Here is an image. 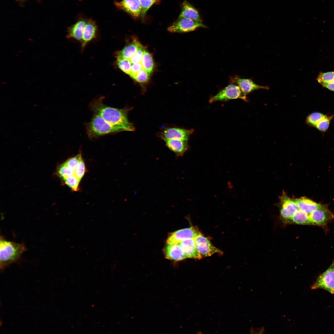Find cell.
Returning <instances> with one entry per match:
<instances>
[{
  "label": "cell",
  "instance_id": "cell-1",
  "mask_svg": "<svg viewBox=\"0 0 334 334\" xmlns=\"http://www.w3.org/2000/svg\"><path fill=\"white\" fill-rule=\"evenodd\" d=\"M101 97L92 101L90 107L94 114L102 117L111 125L123 131H133L135 129L133 124L127 118L128 109H119L106 105Z\"/></svg>",
  "mask_w": 334,
  "mask_h": 334
},
{
  "label": "cell",
  "instance_id": "cell-2",
  "mask_svg": "<svg viewBox=\"0 0 334 334\" xmlns=\"http://www.w3.org/2000/svg\"><path fill=\"white\" fill-rule=\"evenodd\" d=\"M27 250L24 243H17L6 240L1 236L0 267L3 271L12 263L20 259L23 253Z\"/></svg>",
  "mask_w": 334,
  "mask_h": 334
},
{
  "label": "cell",
  "instance_id": "cell-3",
  "mask_svg": "<svg viewBox=\"0 0 334 334\" xmlns=\"http://www.w3.org/2000/svg\"><path fill=\"white\" fill-rule=\"evenodd\" d=\"M86 131L89 138L95 139L100 136L121 131L106 121L99 115L95 114L86 125Z\"/></svg>",
  "mask_w": 334,
  "mask_h": 334
},
{
  "label": "cell",
  "instance_id": "cell-4",
  "mask_svg": "<svg viewBox=\"0 0 334 334\" xmlns=\"http://www.w3.org/2000/svg\"><path fill=\"white\" fill-rule=\"evenodd\" d=\"M237 99H241L246 102L248 100L246 95L237 85L231 84L211 97L209 102L212 103L216 101H225Z\"/></svg>",
  "mask_w": 334,
  "mask_h": 334
},
{
  "label": "cell",
  "instance_id": "cell-5",
  "mask_svg": "<svg viewBox=\"0 0 334 334\" xmlns=\"http://www.w3.org/2000/svg\"><path fill=\"white\" fill-rule=\"evenodd\" d=\"M310 288L312 290L323 289L334 294V261L326 270L319 275Z\"/></svg>",
  "mask_w": 334,
  "mask_h": 334
},
{
  "label": "cell",
  "instance_id": "cell-6",
  "mask_svg": "<svg viewBox=\"0 0 334 334\" xmlns=\"http://www.w3.org/2000/svg\"><path fill=\"white\" fill-rule=\"evenodd\" d=\"M207 27L202 23L198 22L186 18H178L167 28L172 32H187L195 31L200 28Z\"/></svg>",
  "mask_w": 334,
  "mask_h": 334
},
{
  "label": "cell",
  "instance_id": "cell-7",
  "mask_svg": "<svg viewBox=\"0 0 334 334\" xmlns=\"http://www.w3.org/2000/svg\"><path fill=\"white\" fill-rule=\"evenodd\" d=\"M309 216L312 225L319 226L325 225L334 219V214L324 205Z\"/></svg>",
  "mask_w": 334,
  "mask_h": 334
},
{
  "label": "cell",
  "instance_id": "cell-8",
  "mask_svg": "<svg viewBox=\"0 0 334 334\" xmlns=\"http://www.w3.org/2000/svg\"><path fill=\"white\" fill-rule=\"evenodd\" d=\"M201 233L195 227L180 229L171 233L168 236L166 243L178 244L189 238H195Z\"/></svg>",
  "mask_w": 334,
  "mask_h": 334
},
{
  "label": "cell",
  "instance_id": "cell-9",
  "mask_svg": "<svg viewBox=\"0 0 334 334\" xmlns=\"http://www.w3.org/2000/svg\"><path fill=\"white\" fill-rule=\"evenodd\" d=\"M196 248L200 255L203 257L209 256L216 253H222V252L214 246L208 238L201 233L195 238Z\"/></svg>",
  "mask_w": 334,
  "mask_h": 334
},
{
  "label": "cell",
  "instance_id": "cell-10",
  "mask_svg": "<svg viewBox=\"0 0 334 334\" xmlns=\"http://www.w3.org/2000/svg\"><path fill=\"white\" fill-rule=\"evenodd\" d=\"M114 3L118 8L125 11L134 18L141 16L142 8L139 0H122L116 1Z\"/></svg>",
  "mask_w": 334,
  "mask_h": 334
},
{
  "label": "cell",
  "instance_id": "cell-11",
  "mask_svg": "<svg viewBox=\"0 0 334 334\" xmlns=\"http://www.w3.org/2000/svg\"><path fill=\"white\" fill-rule=\"evenodd\" d=\"M230 80L232 84H237L246 95L259 89H269L268 86L259 85L255 84L252 79H249L242 78L235 76L230 77Z\"/></svg>",
  "mask_w": 334,
  "mask_h": 334
},
{
  "label": "cell",
  "instance_id": "cell-12",
  "mask_svg": "<svg viewBox=\"0 0 334 334\" xmlns=\"http://www.w3.org/2000/svg\"><path fill=\"white\" fill-rule=\"evenodd\" d=\"M193 132V129L169 128L165 129L161 132V136L164 140L173 139L188 141L190 135Z\"/></svg>",
  "mask_w": 334,
  "mask_h": 334
},
{
  "label": "cell",
  "instance_id": "cell-13",
  "mask_svg": "<svg viewBox=\"0 0 334 334\" xmlns=\"http://www.w3.org/2000/svg\"><path fill=\"white\" fill-rule=\"evenodd\" d=\"M282 204L280 215L285 220H290L294 213L299 208L295 201L285 195L282 197Z\"/></svg>",
  "mask_w": 334,
  "mask_h": 334
},
{
  "label": "cell",
  "instance_id": "cell-14",
  "mask_svg": "<svg viewBox=\"0 0 334 334\" xmlns=\"http://www.w3.org/2000/svg\"><path fill=\"white\" fill-rule=\"evenodd\" d=\"M164 252L166 259L174 261H178L186 258L178 243H166Z\"/></svg>",
  "mask_w": 334,
  "mask_h": 334
},
{
  "label": "cell",
  "instance_id": "cell-15",
  "mask_svg": "<svg viewBox=\"0 0 334 334\" xmlns=\"http://www.w3.org/2000/svg\"><path fill=\"white\" fill-rule=\"evenodd\" d=\"M178 244L186 258L198 259L202 258L196 248L195 238L188 239Z\"/></svg>",
  "mask_w": 334,
  "mask_h": 334
},
{
  "label": "cell",
  "instance_id": "cell-16",
  "mask_svg": "<svg viewBox=\"0 0 334 334\" xmlns=\"http://www.w3.org/2000/svg\"><path fill=\"white\" fill-rule=\"evenodd\" d=\"M178 18H187L202 23V20L197 10L186 1H184L182 4L181 11Z\"/></svg>",
  "mask_w": 334,
  "mask_h": 334
},
{
  "label": "cell",
  "instance_id": "cell-17",
  "mask_svg": "<svg viewBox=\"0 0 334 334\" xmlns=\"http://www.w3.org/2000/svg\"><path fill=\"white\" fill-rule=\"evenodd\" d=\"M97 28L96 22L93 20L89 19L87 21L83 37L81 41L82 49L84 48L89 42L96 37Z\"/></svg>",
  "mask_w": 334,
  "mask_h": 334
},
{
  "label": "cell",
  "instance_id": "cell-18",
  "mask_svg": "<svg viewBox=\"0 0 334 334\" xmlns=\"http://www.w3.org/2000/svg\"><path fill=\"white\" fill-rule=\"evenodd\" d=\"M86 23L85 20L81 19L71 25L68 28L67 37L81 41Z\"/></svg>",
  "mask_w": 334,
  "mask_h": 334
},
{
  "label": "cell",
  "instance_id": "cell-19",
  "mask_svg": "<svg viewBox=\"0 0 334 334\" xmlns=\"http://www.w3.org/2000/svg\"><path fill=\"white\" fill-rule=\"evenodd\" d=\"M140 44L136 37H132V41L118 53L116 57L130 60L135 54Z\"/></svg>",
  "mask_w": 334,
  "mask_h": 334
},
{
  "label": "cell",
  "instance_id": "cell-20",
  "mask_svg": "<svg viewBox=\"0 0 334 334\" xmlns=\"http://www.w3.org/2000/svg\"><path fill=\"white\" fill-rule=\"evenodd\" d=\"M164 141L166 146L178 156L182 155L188 149L187 141L173 139Z\"/></svg>",
  "mask_w": 334,
  "mask_h": 334
},
{
  "label": "cell",
  "instance_id": "cell-21",
  "mask_svg": "<svg viewBox=\"0 0 334 334\" xmlns=\"http://www.w3.org/2000/svg\"><path fill=\"white\" fill-rule=\"evenodd\" d=\"M295 201L299 209L305 212L308 215L323 205L305 197L297 199Z\"/></svg>",
  "mask_w": 334,
  "mask_h": 334
},
{
  "label": "cell",
  "instance_id": "cell-22",
  "mask_svg": "<svg viewBox=\"0 0 334 334\" xmlns=\"http://www.w3.org/2000/svg\"><path fill=\"white\" fill-rule=\"evenodd\" d=\"M290 221L293 223L299 225H312L309 215L299 209L294 213Z\"/></svg>",
  "mask_w": 334,
  "mask_h": 334
},
{
  "label": "cell",
  "instance_id": "cell-23",
  "mask_svg": "<svg viewBox=\"0 0 334 334\" xmlns=\"http://www.w3.org/2000/svg\"><path fill=\"white\" fill-rule=\"evenodd\" d=\"M141 63L142 68L150 75L153 70L154 62L151 54L146 50L144 51Z\"/></svg>",
  "mask_w": 334,
  "mask_h": 334
},
{
  "label": "cell",
  "instance_id": "cell-24",
  "mask_svg": "<svg viewBox=\"0 0 334 334\" xmlns=\"http://www.w3.org/2000/svg\"><path fill=\"white\" fill-rule=\"evenodd\" d=\"M117 64L118 68L126 74L129 75L132 64L129 59L116 57Z\"/></svg>",
  "mask_w": 334,
  "mask_h": 334
},
{
  "label": "cell",
  "instance_id": "cell-25",
  "mask_svg": "<svg viewBox=\"0 0 334 334\" xmlns=\"http://www.w3.org/2000/svg\"><path fill=\"white\" fill-rule=\"evenodd\" d=\"M64 180L65 183L72 191H76L79 190V185L80 181L74 174L69 176Z\"/></svg>",
  "mask_w": 334,
  "mask_h": 334
},
{
  "label": "cell",
  "instance_id": "cell-26",
  "mask_svg": "<svg viewBox=\"0 0 334 334\" xmlns=\"http://www.w3.org/2000/svg\"><path fill=\"white\" fill-rule=\"evenodd\" d=\"M317 80L320 84L334 82V71L321 72L318 76Z\"/></svg>",
  "mask_w": 334,
  "mask_h": 334
},
{
  "label": "cell",
  "instance_id": "cell-27",
  "mask_svg": "<svg viewBox=\"0 0 334 334\" xmlns=\"http://www.w3.org/2000/svg\"><path fill=\"white\" fill-rule=\"evenodd\" d=\"M325 115L319 112L312 113L307 117V124L312 126L315 127L317 123Z\"/></svg>",
  "mask_w": 334,
  "mask_h": 334
},
{
  "label": "cell",
  "instance_id": "cell-28",
  "mask_svg": "<svg viewBox=\"0 0 334 334\" xmlns=\"http://www.w3.org/2000/svg\"><path fill=\"white\" fill-rule=\"evenodd\" d=\"M86 170L85 163L82 159L81 155L78 164L74 171V175L80 181L83 177Z\"/></svg>",
  "mask_w": 334,
  "mask_h": 334
},
{
  "label": "cell",
  "instance_id": "cell-29",
  "mask_svg": "<svg viewBox=\"0 0 334 334\" xmlns=\"http://www.w3.org/2000/svg\"><path fill=\"white\" fill-rule=\"evenodd\" d=\"M58 172L59 176L63 180L69 176L74 174V172L65 163L59 166Z\"/></svg>",
  "mask_w": 334,
  "mask_h": 334
},
{
  "label": "cell",
  "instance_id": "cell-30",
  "mask_svg": "<svg viewBox=\"0 0 334 334\" xmlns=\"http://www.w3.org/2000/svg\"><path fill=\"white\" fill-rule=\"evenodd\" d=\"M331 118V116L325 115L324 117L317 123L315 127L320 131H325L329 127Z\"/></svg>",
  "mask_w": 334,
  "mask_h": 334
},
{
  "label": "cell",
  "instance_id": "cell-31",
  "mask_svg": "<svg viewBox=\"0 0 334 334\" xmlns=\"http://www.w3.org/2000/svg\"><path fill=\"white\" fill-rule=\"evenodd\" d=\"M145 50L144 47L140 44L135 54L129 60L132 64L141 63Z\"/></svg>",
  "mask_w": 334,
  "mask_h": 334
},
{
  "label": "cell",
  "instance_id": "cell-32",
  "mask_svg": "<svg viewBox=\"0 0 334 334\" xmlns=\"http://www.w3.org/2000/svg\"><path fill=\"white\" fill-rule=\"evenodd\" d=\"M81 155V153H80L75 156L69 159L65 162L66 165L74 172L78 164Z\"/></svg>",
  "mask_w": 334,
  "mask_h": 334
},
{
  "label": "cell",
  "instance_id": "cell-33",
  "mask_svg": "<svg viewBox=\"0 0 334 334\" xmlns=\"http://www.w3.org/2000/svg\"><path fill=\"white\" fill-rule=\"evenodd\" d=\"M149 75L148 73L142 68L137 73L134 80L139 83H146L149 80Z\"/></svg>",
  "mask_w": 334,
  "mask_h": 334
},
{
  "label": "cell",
  "instance_id": "cell-34",
  "mask_svg": "<svg viewBox=\"0 0 334 334\" xmlns=\"http://www.w3.org/2000/svg\"><path fill=\"white\" fill-rule=\"evenodd\" d=\"M158 0H139L141 4L142 11L141 17L143 18L149 9Z\"/></svg>",
  "mask_w": 334,
  "mask_h": 334
},
{
  "label": "cell",
  "instance_id": "cell-35",
  "mask_svg": "<svg viewBox=\"0 0 334 334\" xmlns=\"http://www.w3.org/2000/svg\"><path fill=\"white\" fill-rule=\"evenodd\" d=\"M142 68V67L141 63L132 64L130 72L129 75L134 79L136 74Z\"/></svg>",
  "mask_w": 334,
  "mask_h": 334
},
{
  "label": "cell",
  "instance_id": "cell-36",
  "mask_svg": "<svg viewBox=\"0 0 334 334\" xmlns=\"http://www.w3.org/2000/svg\"><path fill=\"white\" fill-rule=\"evenodd\" d=\"M265 331V329L263 327L258 328H252L250 329V332L252 333L262 334L264 333Z\"/></svg>",
  "mask_w": 334,
  "mask_h": 334
},
{
  "label": "cell",
  "instance_id": "cell-37",
  "mask_svg": "<svg viewBox=\"0 0 334 334\" xmlns=\"http://www.w3.org/2000/svg\"><path fill=\"white\" fill-rule=\"evenodd\" d=\"M323 87L328 89L334 91V82L329 83H323L321 84Z\"/></svg>",
  "mask_w": 334,
  "mask_h": 334
},
{
  "label": "cell",
  "instance_id": "cell-38",
  "mask_svg": "<svg viewBox=\"0 0 334 334\" xmlns=\"http://www.w3.org/2000/svg\"><path fill=\"white\" fill-rule=\"evenodd\" d=\"M17 0V1L22 2V1H24L25 0Z\"/></svg>",
  "mask_w": 334,
  "mask_h": 334
}]
</instances>
